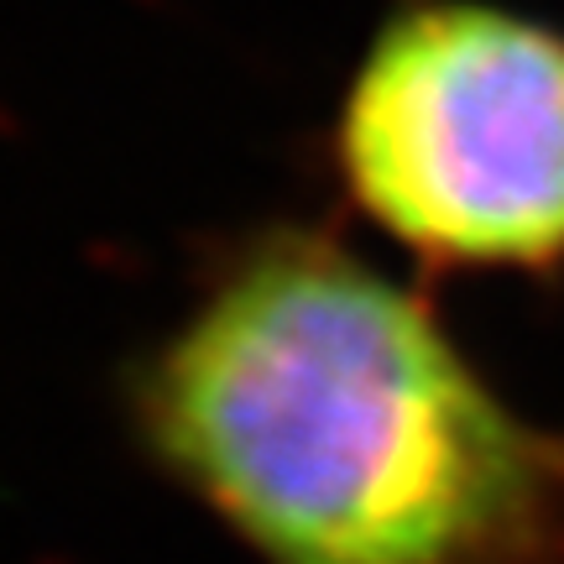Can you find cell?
<instances>
[{"instance_id":"cell-2","label":"cell","mask_w":564,"mask_h":564,"mask_svg":"<svg viewBox=\"0 0 564 564\" xmlns=\"http://www.w3.org/2000/svg\"><path fill=\"white\" fill-rule=\"evenodd\" d=\"M329 215L423 282L564 278V17L387 0L324 121Z\"/></svg>"},{"instance_id":"cell-1","label":"cell","mask_w":564,"mask_h":564,"mask_svg":"<svg viewBox=\"0 0 564 564\" xmlns=\"http://www.w3.org/2000/svg\"><path fill=\"white\" fill-rule=\"evenodd\" d=\"M116 413L246 564H564V423L335 215L225 230L131 345Z\"/></svg>"}]
</instances>
